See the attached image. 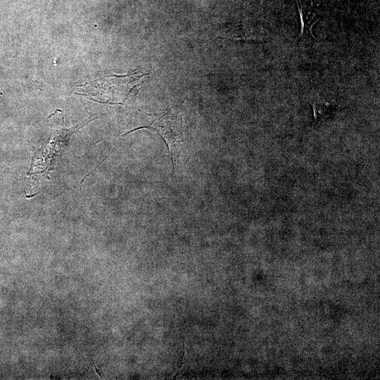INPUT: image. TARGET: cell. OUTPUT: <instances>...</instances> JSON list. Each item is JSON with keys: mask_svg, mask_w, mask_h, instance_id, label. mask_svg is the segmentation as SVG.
I'll return each instance as SVG.
<instances>
[{"mask_svg": "<svg viewBox=\"0 0 380 380\" xmlns=\"http://www.w3.org/2000/svg\"><path fill=\"white\" fill-rule=\"evenodd\" d=\"M141 129L153 130L157 132L165 143L172 161V172L175 173V163L181 153L183 138L182 123L181 118L174 115L167 110L148 125L132 129L122 136Z\"/></svg>", "mask_w": 380, "mask_h": 380, "instance_id": "cell-1", "label": "cell"}, {"mask_svg": "<svg viewBox=\"0 0 380 380\" xmlns=\"http://www.w3.org/2000/svg\"><path fill=\"white\" fill-rule=\"evenodd\" d=\"M296 4L300 16V31L296 40L306 37L315 39L312 33V27L320 18L317 17L312 4L311 3L310 6L306 5L303 4L300 0H296Z\"/></svg>", "mask_w": 380, "mask_h": 380, "instance_id": "cell-2", "label": "cell"}, {"mask_svg": "<svg viewBox=\"0 0 380 380\" xmlns=\"http://www.w3.org/2000/svg\"><path fill=\"white\" fill-rule=\"evenodd\" d=\"M312 108L315 120L319 122L331 115L338 107L318 97L313 101Z\"/></svg>", "mask_w": 380, "mask_h": 380, "instance_id": "cell-3", "label": "cell"}]
</instances>
